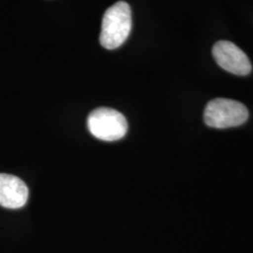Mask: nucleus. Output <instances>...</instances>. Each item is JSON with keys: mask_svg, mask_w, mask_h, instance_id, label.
<instances>
[{"mask_svg": "<svg viewBox=\"0 0 253 253\" xmlns=\"http://www.w3.org/2000/svg\"><path fill=\"white\" fill-rule=\"evenodd\" d=\"M131 10L129 5L119 1L105 11L100 31V42L108 50L117 49L126 42L131 30Z\"/></svg>", "mask_w": 253, "mask_h": 253, "instance_id": "nucleus-1", "label": "nucleus"}, {"mask_svg": "<svg viewBox=\"0 0 253 253\" xmlns=\"http://www.w3.org/2000/svg\"><path fill=\"white\" fill-rule=\"evenodd\" d=\"M248 118L249 111L243 103L221 98L209 101L204 113L205 123L215 128L241 126Z\"/></svg>", "mask_w": 253, "mask_h": 253, "instance_id": "nucleus-2", "label": "nucleus"}, {"mask_svg": "<svg viewBox=\"0 0 253 253\" xmlns=\"http://www.w3.org/2000/svg\"><path fill=\"white\" fill-rule=\"evenodd\" d=\"M87 127L94 137L102 141L114 142L126 135L127 122L126 118L117 110L102 107L89 114Z\"/></svg>", "mask_w": 253, "mask_h": 253, "instance_id": "nucleus-3", "label": "nucleus"}, {"mask_svg": "<svg viewBox=\"0 0 253 253\" xmlns=\"http://www.w3.org/2000/svg\"><path fill=\"white\" fill-rule=\"evenodd\" d=\"M212 53L218 66L229 73L245 76L252 72L253 66L248 55L231 42H217Z\"/></svg>", "mask_w": 253, "mask_h": 253, "instance_id": "nucleus-4", "label": "nucleus"}, {"mask_svg": "<svg viewBox=\"0 0 253 253\" xmlns=\"http://www.w3.org/2000/svg\"><path fill=\"white\" fill-rule=\"evenodd\" d=\"M28 199L26 183L15 175L0 173V206L10 209L23 208Z\"/></svg>", "mask_w": 253, "mask_h": 253, "instance_id": "nucleus-5", "label": "nucleus"}]
</instances>
